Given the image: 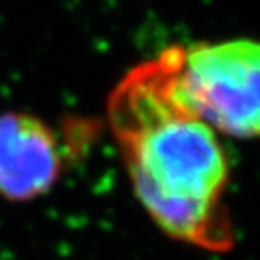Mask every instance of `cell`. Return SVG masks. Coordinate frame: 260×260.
Returning <instances> with one entry per match:
<instances>
[{
  "instance_id": "cell-1",
  "label": "cell",
  "mask_w": 260,
  "mask_h": 260,
  "mask_svg": "<svg viewBox=\"0 0 260 260\" xmlns=\"http://www.w3.org/2000/svg\"><path fill=\"white\" fill-rule=\"evenodd\" d=\"M107 119L130 183L162 232L210 249L230 244L222 210L228 161L177 89V45L138 63L114 87Z\"/></svg>"
},
{
  "instance_id": "cell-2",
  "label": "cell",
  "mask_w": 260,
  "mask_h": 260,
  "mask_svg": "<svg viewBox=\"0 0 260 260\" xmlns=\"http://www.w3.org/2000/svg\"><path fill=\"white\" fill-rule=\"evenodd\" d=\"M177 89L204 123L226 134L260 136V44L177 45Z\"/></svg>"
},
{
  "instance_id": "cell-3",
  "label": "cell",
  "mask_w": 260,
  "mask_h": 260,
  "mask_svg": "<svg viewBox=\"0 0 260 260\" xmlns=\"http://www.w3.org/2000/svg\"><path fill=\"white\" fill-rule=\"evenodd\" d=\"M63 154L44 119L25 112L0 114V195L25 203L47 193L60 177Z\"/></svg>"
}]
</instances>
